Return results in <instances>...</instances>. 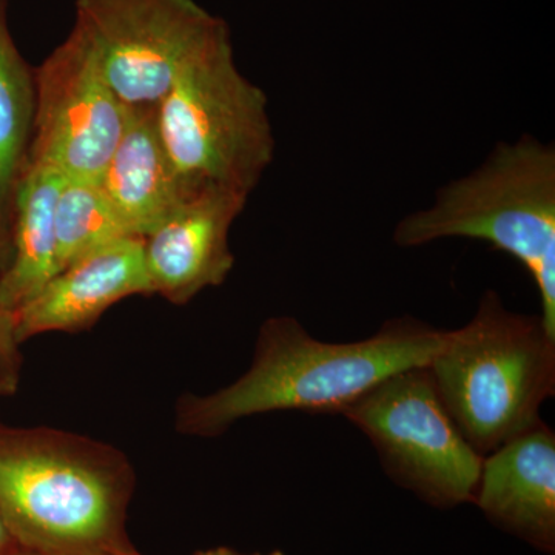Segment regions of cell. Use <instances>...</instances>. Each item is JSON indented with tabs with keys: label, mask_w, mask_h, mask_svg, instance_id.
Listing matches in <instances>:
<instances>
[{
	"label": "cell",
	"mask_w": 555,
	"mask_h": 555,
	"mask_svg": "<svg viewBox=\"0 0 555 555\" xmlns=\"http://www.w3.org/2000/svg\"><path fill=\"white\" fill-rule=\"evenodd\" d=\"M447 332L404 317L386 321L366 339L327 343L295 318H269L243 377L210 396L179 398L177 429L218 437L240 420L268 412L341 415L390 375L427 366Z\"/></svg>",
	"instance_id": "obj_1"
},
{
	"label": "cell",
	"mask_w": 555,
	"mask_h": 555,
	"mask_svg": "<svg viewBox=\"0 0 555 555\" xmlns=\"http://www.w3.org/2000/svg\"><path fill=\"white\" fill-rule=\"evenodd\" d=\"M134 470L93 438L0 423V514L21 550L130 555L127 513Z\"/></svg>",
	"instance_id": "obj_2"
},
{
	"label": "cell",
	"mask_w": 555,
	"mask_h": 555,
	"mask_svg": "<svg viewBox=\"0 0 555 555\" xmlns=\"http://www.w3.org/2000/svg\"><path fill=\"white\" fill-rule=\"evenodd\" d=\"M485 241L534 280L543 324L555 337V147L524 134L500 142L466 177L438 190L436 201L398 222L403 248L434 241Z\"/></svg>",
	"instance_id": "obj_3"
},
{
	"label": "cell",
	"mask_w": 555,
	"mask_h": 555,
	"mask_svg": "<svg viewBox=\"0 0 555 555\" xmlns=\"http://www.w3.org/2000/svg\"><path fill=\"white\" fill-rule=\"evenodd\" d=\"M427 367L463 436L488 455L542 422L555 393V337L540 315L513 312L488 291Z\"/></svg>",
	"instance_id": "obj_4"
},
{
	"label": "cell",
	"mask_w": 555,
	"mask_h": 555,
	"mask_svg": "<svg viewBox=\"0 0 555 555\" xmlns=\"http://www.w3.org/2000/svg\"><path fill=\"white\" fill-rule=\"evenodd\" d=\"M264 91L240 72L230 35L182 72L155 105L156 122L190 193L250 196L275 155Z\"/></svg>",
	"instance_id": "obj_5"
},
{
	"label": "cell",
	"mask_w": 555,
	"mask_h": 555,
	"mask_svg": "<svg viewBox=\"0 0 555 555\" xmlns=\"http://www.w3.org/2000/svg\"><path fill=\"white\" fill-rule=\"evenodd\" d=\"M341 415L371 440L387 476L423 502L474 503L485 455L449 414L429 367L390 375Z\"/></svg>",
	"instance_id": "obj_6"
},
{
	"label": "cell",
	"mask_w": 555,
	"mask_h": 555,
	"mask_svg": "<svg viewBox=\"0 0 555 555\" xmlns=\"http://www.w3.org/2000/svg\"><path fill=\"white\" fill-rule=\"evenodd\" d=\"M73 30L129 107L156 105L228 24L196 0H76Z\"/></svg>",
	"instance_id": "obj_7"
},
{
	"label": "cell",
	"mask_w": 555,
	"mask_h": 555,
	"mask_svg": "<svg viewBox=\"0 0 555 555\" xmlns=\"http://www.w3.org/2000/svg\"><path fill=\"white\" fill-rule=\"evenodd\" d=\"M28 163L65 178L100 179L129 124L131 107L105 79L93 51L72 30L35 76Z\"/></svg>",
	"instance_id": "obj_8"
},
{
	"label": "cell",
	"mask_w": 555,
	"mask_h": 555,
	"mask_svg": "<svg viewBox=\"0 0 555 555\" xmlns=\"http://www.w3.org/2000/svg\"><path fill=\"white\" fill-rule=\"evenodd\" d=\"M247 199L229 190H201L145 236V268L153 292L185 305L204 288L221 286L235 264L230 229Z\"/></svg>",
	"instance_id": "obj_9"
},
{
	"label": "cell",
	"mask_w": 555,
	"mask_h": 555,
	"mask_svg": "<svg viewBox=\"0 0 555 555\" xmlns=\"http://www.w3.org/2000/svg\"><path fill=\"white\" fill-rule=\"evenodd\" d=\"M133 295H155L141 236L113 241L51 278L14 312L17 337L24 343L47 332L87 331L113 305Z\"/></svg>",
	"instance_id": "obj_10"
},
{
	"label": "cell",
	"mask_w": 555,
	"mask_h": 555,
	"mask_svg": "<svg viewBox=\"0 0 555 555\" xmlns=\"http://www.w3.org/2000/svg\"><path fill=\"white\" fill-rule=\"evenodd\" d=\"M474 503L503 531L553 554L554 430L539 422L485 455Z\"/></svg>",
	"instance_id": "obj_11"
},
{
	"label": "cell",
	"mask_w": 555,
	"mask_h": 555,
	"mask_svg": "<svg viewBox=\"0 0 555 555\" xmlns=\"http://www.w3.org/2000/svg\"><path fill=\"white\" fill-rule=\"evenodd\" d=\"M100 182L124 228L141 238L192 195L160 138L155 105L131 107L129 124Z\"/></svg>",
	"instance_id": "obj_12"
},
{
	"label": "cell",
	"mask_w": 555,
	"mask_h": 555,
	"mask_svg": "<svg viewBox=\"0 0 555 555\" xmlns=\"http://www.w3.org/2000/svg\"><path fill=\"white\" fill-rule=\"evenodd\" d=\"M64 179L61 171L28 160L17 179L13 258L0 275V306L11 312L60 273L54 211Z\"/></svg>",
	"instance_id": "obj_13"
},
{
	"label": "cell",
	"mask_w": 555,
	"mask_h": 555,
	"mask_svg": "<svg viewBox=\"0 0 555 555\" xmlns=\"http://www.w3.org/2000/svg\"><path fill=\"white\" fill-rule=\"evenodd\" d=\"M36 87L14 46L0 0V208L16 189L35 119Z\"/></svg>",
	"instance_id": "obj_14"
},
{
	"label": "cell",
	"mask_w": 555,
	"mask_h": 555,
	"mask_svg": "<svg viewBox=\"0 0 555 555\" xmlns=\"http://www.w3.org/2000/svg\"><path fill=\"white\" fill-rule=\"evenodd\" d=\"M54 222L61 270L96 248L131 236L109 204L100 179L65 178Z\"/></svg>",
	"instance_id": "obj_15"
},
{
	"label": "cell",
	"mask_w": 555,
	"mask_h": 555,
	"mask_svg": "<svg viewBox=\"0 0 555 555\" xmlns=\"http://www.w3.org/2000/svg\"><path fill=\"white\" fill-rule=\"evenodd\" d=\"M16 315L0 306V397L14 396L20 387L22 356Z\"/></svg>",
	"instance_id": "obj_16"
},
{
	"label": "cell",
	"mask_w": 555,
	"mask_h": 555,
	"mask_svg": "<svg viewBox=\"0 0 555 555\" xmlns=\"http://www.w3.org/2000/svg\"><path fill=\"white\" fill-rule=\"evenodd\" d=\"M16 550H20V546H17L16 540L11 535L9 526H7L2 514H0V555H7Z\"/></svg>",
	"instance_id": "obj_17"
},
{
	"label": "cell",
	"mask_w": 555,
	"mask_h": 555,
	"mask_svg": "<svg viewBox=\"0 0 555 555\" xmlns=\"http://www.w3.org/2000/svg\"><path fill=\"white\" fill-rule=\"evenodd\" d=\"M196 555H284L283 553H280V551H273V553L270 554H243L238 553V551L230 550V547H214V550H207V551H201V553Z\"/></svg>",
	"instance_id": "obj_18"
},
{
	"label": "cell",
	"mask_w": 555,
	"mask_h": 555,
	"mask_svg": "<svg viewBox=\"0 0 555 555\" xmlns=\"http://www.w3.org/2000/svg\"><path fill=\"white\" fill-rule=\"evenodd\" d=\"M7 555H51V554L33 553V551L21 550V547H20V550L13 551V553H10Z\"/></svg>",
	"instance_id": "obj_19"
},
{
	"label": "cell",
	"mask_w": 555,
	"mask_h": 555,
	"mask_svg": "<svg viewBox=\"0 0 555 555\" xmlns=\"http://www.w3.org/2000/svg\"><path fill=\"white\" fill-rule=\"evenodd\" d=\"M130 555H141L138 553V551H134V553H131Z\"/></svg>",
	"instance_id": "obj_20"
}]
</instances>
